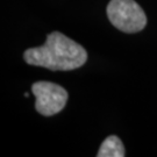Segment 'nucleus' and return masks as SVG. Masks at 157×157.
I'll list each match as a JSON object with an SVG mask.
<instances>
[{
  "label": "nucleus",
  "mask_w": 157,
  "mask_h": 157,
  "mask_svg": "<svg viewBox=\"0 0 157 157\" xmlns=\"http://www.w3.org/2000/svg\"><path fill=\"white\" fill-rule=\"evenodd\" d=\"M32 92L36 97V111L44 117H51L59 113L67 101V91L62 86L50 82L35 83L32 86Z\"/></svg>",
  "instance_id": "3"
},
{
  "label": "nucleus",
  "mask_w": 157,
  "mask_h": 157,
  "mask_svg": "<svg viewBox=\"0 0 157 157\" xmlns=\"http://www.w3.org/2000/svg\"><path fill=\"white\" fill-rule=\"evenodd\" d=\"M26 63L49 70L69 71L84 65L87 52L76 41L59 32H52L47 36L43 45L27 49L23 54Z\"/></svg>",
  "instance_id": "1"
},
{
  "label": "nucleus",
  "mask_w": 157,
  "mask_h": 157,
  "mask_svg": "<svg viewBox=\"0 0 157 157\" xmlns=\"http://www.w3.org/2000/svg\"><path fill=\"white\" fill-rule=\"evenodd\" d=\"M98 157H124L126 156L124 147L122 141L115 135L108 136L102 142L99 151L97 154Z\"/></svg>",
  "instance_id": "4"
},
{
  "label": "nucleus",
  "mask_w": 157,
  "mask_h": 157,
  "mask_svg": "<svg viewBox=\"0 0 157 157\" xmlns=\"http://www.w3.org/2000/svg\"><path fill=\"white\" fill-rule=\"evenodd\" d=\"M107 17L114 27L124 33H137L146 27L147 17L134 0H111Z\"/></svg>",
  "instance_id": "2"
}]
</instances>
